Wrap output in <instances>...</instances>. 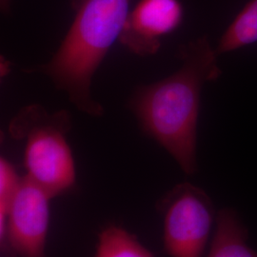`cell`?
Returning <instances> with one entry per match:
<instances>
[{
  "label": "cell",
  "instance_id": "cell-1",
  "mask_svg": "<svg viewBox=\"0 0 257 257\" xmlns=\"http://www.w3.org/2000/svg\"><path fill=\"white\" fill-rule=\"evenodd\" d=\"M216 49L200 37L178 50L174 74L142 86L131 99L140 127L165 149L186 175L197 172V125L205 84L222 74Z\"/></svg>",
  "mask_w": 257,
  "mask_h": 257
},
{
  "label": "cell",
  "instance_id": "cell-2",
  "mask_svg": "<svg viewBox=\"0 0 257 257\" xmlns=\"http://www.w3.org/2000/svg\"><path fill=\"white\" fill-rule=\"evenodd\" d=\"M74 21L52 59L37 72L46 74L67 93L76 109L101 116L92 96V82L110 47L119 40L128 18L130 0H73Z\"/></svg>",
  "mask_w": 257,
  "mask_h": 257
},
{
  "label": "cell",
  "instance_id": "cell-3",
  "mask_svg": "<svg viewBox=\"0 0 257 257\" xmlns=\"http://www.w3.org/2000/svg\"><path fill=\"white\" fill-rule=\"evenodd\" d=\"M72 121L66 110L49 112L38 104L22 108L10 123V135L25 140L28 178L52 198L75 184V165L67 135Z\"/></svg>",
  "mask_w": 257,
  "mask_h": 257
},
{
  "label": "cell",
  "instance_id": "cell-4",
  "mask_svg": "<svg viewBox=\"0 0 257 257\" xmlns=\"http://www.w3.org/2000/svg\"><path fill=\"white\" fill-rule=\"evenodd\" d=\"M163 216V242L171 257H202L214 208L210 196L191 183L176 185L157 202Z\"/></svg>",
  "mask_w": 257,
  "mask_h": 257
},
{
  "label": "cell",
  "instance_id": "cell-5",
  "mask_svg": "<svg viewBox=\"0 0 257 257\" xmlns=\"http://www.w3.org/2000/svg\"><path fill=\"white\" fill-rule=\"evenodd\" d=\"M51 197L25 175L10 210L6 246L20 257H49L46 243Z\"/></svg>",
  "mask_w": 257,
  "mask_h": 257
},
{
  "label": "cell",
  "instance_id": "cell-6",
  "mask_svg": "<svg viewBox=\"0 0 257 257\" xmlns=\"http://www.w3.org/2000/svg\"><path fill=\"white\" fill-rule=\"evenodd\" d=\"M183 16L179 0H140L128 13L118 41L135 55H156L162 38L180 26Z\"/></svg>",
  "mask_w": 257,
  "mask_h": 257
},
{
  "label": "cell",
  "instance_id": "cell-7",
  "mask_svg": "<svg viewBox=\"0 0 257 257\" xmlns=\"http://www.w3.org/2000/svg\"><path fill=\"white\" fill-rule=\"evenodd\" d=\"M248 231L231 209L221 210L208 257H257L247 245Z\"/></svg>",
  "mask_w": 257,
  "mask_h": 257
},
{
  "label": "cell",
  "instance_id": "cell-8",
  "mask_svg": "<svg viewBox=\"0 0 257 257\" xmlns=\"http://www.w3.org/2000/svg\"><path fill=\"white\" fill-rule=\"evenodd\" d=\"M254 43H257V0H249L225 30L215 49L218 55H223Z\"/></svg>",
  "mask_w": 257,
  "mask_h": 257
},
{
  "label": "cell",
  "instance_id": "cell-9",
  "mask_svg": "<svg viewBox=\"0 0 257 257\" xmlns=\"http://www.w3.org/2000/svg\"><path fill=\"white\" fill-rule=\"evenodd\" d=\"M93 257H155L128 230L116 225H109L98 235Z\"/></svg>",
  "mask_w": 257,
  "mask_h": 257
},
{
  "label": "cell",
  "instance_id": "cell-10",
  "mask_svg": "<svg viewBox=\"0 0 257 257\" xmlns=\"http://www.w3.org/2000/svg\"><path fill=\"white\" fill-rule=\"evenodd\" d=\"M21 179L9 161L0 158V245L2 251L6 246L7 222L10 210L19 191Z\"/></svg>",
  "mask_w": 257,
  "mask_h": 257
}]
</instances>
